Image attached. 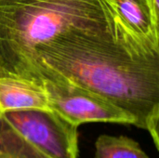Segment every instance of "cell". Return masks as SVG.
I'll list each match as a JSON object with an SVG mask.
<instances>
[{
	"label": "cell",
	"instance_id": "52a82bcc",
	"mask_svg": "<svg viewBox=\"0 0 159 158\" xmlns=\"http://www.w3.org/2000/svg\"><path fill=\"white\" fill-rule=\"evenodd\" d=\"M0 158H53L24 138L0 114Z\"/></svg>",
	"mask_w": 159,
	"mask_h": 158
},
{
	"label": "cell",
	"instance_id": "5b68a950",
	"mask_svg": "<svg viewBox=\"0 0 159 158\" xmlns=\"http://www.w3.org/2000/svg\"><path fill=\"white\" fill-rule=\"evenodd\" d=\"M25 109L50 110L43 86L23 78L0 75V113Z\"/></svg>",
	"mask_w": 159,
	"mask_h": 158
},
{
	"label": "cell",
	"instance_id": "7a4b0ae2",
	"mask_svg": "<svg viewBox=\"0 0 159 158\" xmlns=\"http://www.w3.org/2000/svg\"><path fill=\"white\" fill-rule=\"evenodd\" d=\"M115 19L107 0H0V75L40 84L37 48L75 29L105 27Z\"/></svg>",
	"mask_w": 159,
	"mask_h": 158
},
{
	"label": "cell",
	"instance_id": "3957f363",
	"mask_svg": "<svg viewBox=\"0 0 159 158\" xmlns=\"http://www.w3.org/2000/svg\"><path fill=\"white\" fill-rule=\"evenodd\" d=\"M48 107L71 124L102 122L135 126L132 115L106 98L83 87L64 80L43 79Z\"/></svg>",
	"mask_w": 159,
	"mask_h": 158
},
{
	"label": "cell",
	"instance_id": "6da1fadb",
	"mask_svg": "<svg viewBox=\"0 0 159 158\" xmlns=\"http://www.w3.org/2000/svg\"><path fill=\"white\" fill-rule=\"evenodd\" d=\"M116 15V14H115ZM37 77L64 80L132 115L158 149L159 41L133 34L116 16L97 29H75L37 48Z\"/></svg>",
	"mask_w": 159,
	"mask_h": 158
},
{
	"label": "cell",
	"instance_id": "9c48e42d",
	"mask_svg": "<svg viewBox=\"0 0 159 158\" xmlns=\"http://www.w3.org/2000/svg\"><path fill=\"white\" fill-rule=\"evenodd\" d=\"M149 2L151 3V5H152V7H154V9L157 11V12H158L159 10V7H158V2L159 0H149Z\"/></svg>",
	"mask_w": 159,
	"mask_h": 158
},
{
	"label": "cell",
	"instance_id": "277c9868",
	"mask_svg": "<svg viewBox=\"0 0 159 158\" xmlns=\"http://www.w3.org/2000/svg\"><path fill=\"white\" fill-rule=\"evenodd\" d=\"M0 114L19 133L51 157H78V127L52 110L25 109Z\"/></svg>",
	"mask_w": 159,
	"mask_h": 158
},
{
	"label": "cell",
	"instance_id": "8992f818",
	"mask_svg": "<svg viewBox=\"0 0 159 158\" xmlns=\"http://www.w3.org/2000/svg\"><path fill=\"white\" fill-rule=\"evenodd\" d=\"M116 16L136 35L159 41L158 12L149 0H107Z\"/></svg>",
	"mask_w": 159,
	"mask_h": 158
},
{
	"label": "cell",
	"instance_id": "ba28073f",
	"mask_svg": "<svg viewBox=\"0 0 159 158\" xmlns=\"http://www.w3.org/2000/svg\"><path fill=\"white\" fill-rule=\"evenodd\" d=\"M95 148V158H150L136 141L127 136L101 135Z\"/></svg>",
	"mask_w": 159,
	"mask_h": 158
}]
</instances>
